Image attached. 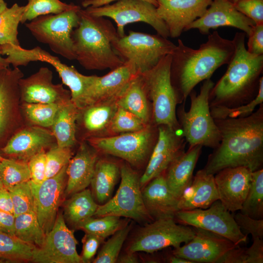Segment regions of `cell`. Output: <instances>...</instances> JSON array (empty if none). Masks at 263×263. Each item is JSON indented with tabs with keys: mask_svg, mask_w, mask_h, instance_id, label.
Listing matches in <instances>:
<instances>
[{
	"mask_svg": "<svg viewBox=\"0 0 263 263\" xmlns=\"http://www.w3.org/2000/svg\"><path fill=\"white\" fill-rule=\"evenodd\" d=\"M221 134L218 146L203 169L215 174L227 168L244 167L252 171L263 165V104L244 117L214 119Z\"/></svg>",
	"mask_w": 263,
	"mask_h": 263,
	"instance_id": "cell-1",
	"label": "cell"
},
{
	"mask_svg": "<svg viewBox=\"0 0 263 263\" xmlns=\"http://www.w3.org/2000/svg\"><path fill=\"white\" fill-rule=\"evenodd\" d=\"M234 52L232 40L222 37L217 31L196 49L180 39L171 54L170 75L178 103L185 102L201 82L210 78L221 66L228 64Z\"/></svg>",
	"mask_w": 263,
	"mask_h": 263,
	"instance_id": "cell-2",
	"label": "cell"
},
{
	"mask_svg": "<svg viewBox=\"0 0 263 263\" xmlns=\"http://www.w3.org/2000/svg\"><path fill=\"white\" fill-rule=\"evenodd\" d=\"M245 34L237 32L232 40L234 52L226 71L211 89L209 106L234 108L245 104L257 95L263 71V55L248 53Z\"/></svg>",
	"mask_w": 263,
	"mask_h": 263,
	"instance_id": "cell-3",
	"label": "cell"
},
{
	"mask_svg": "<svg viewBox=\"0 0 263 263\" xmlns=\"http://www.w3.org/2000/svg\"><path fill=\"white\" fill-rule=\"evenodd\" d=\"M79 21L72 33L75 60L88 70H114L124 61L114 51L112 42L119 37L112 22L80 8Z\"/></svg>",
	"mask_w": 263,
	"mask_h": 263,
	"instance_id": "cell-4",
	"label": "cell"
},
{
	"mask_svg": "<svg viewBox=\"0 0 263 263\" xmlns=\"http://www.w3.org/2000/svg\"><path fill=\"white\" fill-rule=\"evenodd\" d=\"M214 85L210 78L204 80L198 94L193 90L189 94L188 111H186L184 104L178 110L182 133L189 147L200 145L214 149L220 142V132L211 114L209 103L210 92Z\"/></svg>",
	"mask_w": 263,
	"mask_h": 263,
	"instance_id": "cell-5",
	"label": "cell"
},
{
	"mask_svg": "<svg viewBox=\"0 0 263 263\" xmlns=\"http://www.w3.org/2000/svg\"><path fill=\"white\" fill-rule=\"evenodd\" d=\"M171 55L164 56L150 70L140 74L149 100L151 102L152 118L157 126L167 125L181 130L177 117V97L170 75Z\"/></svg>",
	"mask_w": 263,
	"mask_h": 263,
	"instance_id": "cell-6",
	"label": "cell"
},
{
	"mask_svg": "<svg viewBox=\"0 0 263 263\" xmlns=\"http://www.w3.org/2000/svg\"><path fill=\"white\" fill-rule=\"evenodd\" d=\"M176 46L157 34L133 31L112 42L116 54L124 62L132 64L140 74L153 68L164 56L171 55Z\"/></svg>",
	"mask_w": 263,
	"mask_h": 263,
	"instance_id": "cell-7",
	"label": "cell"
},
{
	"mask_svg": "<svg viewBox=\"0 0 263 263\" xmlns=\"http://www.w3.org/2000/svg\"><path fill=\"white\" fill-rule=\"evenodd\" d=\"M80 8L77 5L57 14L39 16L25 25L38 41L47 45L54 53L75 60L72 33L78 24Z\"/></svg>",
	"mask_w": 263,
	"mask_h": 263,
	"instance_id": "cell-8",
	"label": "cell"
},
{
	"mask_svg": "<svg viewBox=\"0 0 263 263\" xmlns=\"http://www.w3.org/2000/svg\"><path fill=\"white\" fill-rule=\"evenodd\" d=\"M157 137V126L150 124L139 131L85 141L98 153L118 157L131 166L139 167L149 160Z\"/></svg>",
	"mask_w": 263,
	"mask_h": 263,
	"instance_id": "cell-9",
	"label": "cell"
},
{
	"mask_svg": "<svg viewBox=\"0 0 263 263\" xmlns=\"http://www.w3.org/2000/svg\"><path fill=\"white\" fill-rule=\"evenodd\" d=\"M121 182L115 195L98 205L94 216L113 215L138 222L153 221L143 199L140 176L127 162L120 166Z\"/></svg>",
	"mask_w": 263,
	"mask_h": 263,
	"instance_id": "cell-10",
	"label": "cell"
},
{
	"mask_svg": "<svg viewBox=\"0 0 263 263\" xmlns=\"http://www.w3.org/2000/svg\"><path fill=\"white\" fill-rule=\"evenodd\" d=\"M194 235L192 227L178 224L174 217L160 218L140 227L126 251L153 253L169 246L175 248L189 242Z\"/></svg>",
	"mask_w": 263,
	"mask_h": 263,
	"instance_id": "cell-11",
	"label": "cell"
},
{
	"mask_svg": "<svg viewBox=\"0 0 263 263\" xmlns=\"http://www.w3.org/2000/svg\"><path fill=\"white\" fill-rule=\"evenodd\" d=\"M85 10L93 16L112 19L116 24L119 37L125 35V27L127 24L138 22L150 25L164 38L169 37L165 23L157 14L156 7L145 0H120L101 6L88 7Z\"/></svg>",
	"mask_w": 263,
	"mask_h": 263,
	"instance_id": "cell-12",
	"label": "cell"
},
{
	"mask_svg": "<svg viewBox=\"0 0 263 263\" xmlns=\"http://www.w3.org/2000/svg\"><path fill=\"white\" fill-rule=\"evenodd\" d=\"M174 218L180 224L220 235L237 245L247 242V235L241 231L233 215L219 200L205 209L179 210L175 214Z\"/></svg>",
	"mask_w": 263,
	"mask_h": 263,
	"instance_id": "cell-13",
	"label": "cell"
},
{
	"mask_svg": "<svg viewBox=\"0 0 263 263\" xmlns=\"http://www.w3.org/2000/svg\"><path fill=\"white\" fill-rule=\"evenodd\" d=\"M23 77L19 68L0 70V143L6 142L26 125L21 110L19 85Z\"/></svg>",
	"mask_w": 263,
	"mask_h": 263,
	"instance_id": "cell-14",
	"label": "cell"
},
{
	"mask_svg": "<svg viewBox=\"0 0 263 263\" xmlns=\"http://www.w3.org/2000/svg\"><path fill=\"white\" fill-rule=\"evenodd\" d=\"M74 231L67 226L62 212H58L43 244L35 248L31 262L36 263H82L76 250Z\"/></svg>",
	"mask_w": 263,
	"mask_h": 263,
	"instance_id": "cell-15",
	"label": "cell"
},
{
	"mask_svg": "<svg viewBox=\"0 0 263 263\" xmlns=\"http://www.w3.org/2000/svg\"><path fill=\"white\" fill-rule=\"evenodd\" d=\"M67 166H65L54 176L45 179L40 184H35L30 180L34 212L45 234L53 227L59 207L64 198Z\"/></svg>",
	"mask_w": 263,
	"mask_h": 263,
	"instance_id": "cell-16",
	"label": "cell"
},
{
	"mask_svg": "<svg viewBox=\"0 0 263 263\" xmlns=\"http://www.w3.org/2000/svg\"><path fill=\"white\" fill-rule=\"evenodd\" d=\"M158 137L144 172L140 176L142 188L150 180L164 173L170 164L185 151L187 142L181 130L159 125Z\"/></svg>",
	"mask_w": 263,
	"mask_h": 263,
	"instance_id": "cell-17",
	"label": "cell"
},
{
	"mask_svg": "<svg viewBox=\"0 0 263 263\" xmlns=\"http://www.w3.org/2000/svg\"><path fill=\"white\" fill-rule=\"evenodd\" d=\"M193 237L182 246L174 248L171 253L192 263H217L229 250L237 247L227 238L211 231L192 226Z\"/></svg>",
	"mask_w": 263,
	"mask_h": 263,
	"instance_id": "cell-18",
	"label": "cell"
},
{
	"mask_svg": "<svg viewBox=\"0 0 263 263\" xmlns=\"http://www.w3.org/2000/svg\"><path fill=\"white\" fill-rule=\"evenodd\" d=\"M56 145L50 129L25 125L15 132L0 149V153L25 162L43 150Z\"/></svg>",
	"mask_w": 263,
	"mask_h": 263,
	"instance_id": "cell-19",
	"label": "cell"
},
{
	"mask_svg": "<svg viewBox=\"0 0 263 263\" xmlns=\"http://www.w3.org/2000/svg\"><path fill=\"white\" fill-rule=\"evenodd\" d=\"M53 79V72L47 67H41L29 76L21 78L19 82L21 102L62 104L70 100V90L63 84H54Z\"/></svg>",
	"mask_w": 263,
	"mask_h": 263,
	"instance_id": "cell-20",
	"label": "cell"
},
{
	"mask_svg": "<svg viewBox=\"0 0 263 263\" xmlns=\"http://www.w3.org/2000/svg\"><path fill=\"white\" fill-rule=\"evenodd\" d=\"M256 24L238 11L229 0H213L205 13L184 31L197 29L202 35H209L210 29L229 26L238 28L248 37Z\"/></svg>",
	"mask_w": 263,
	"mask_h": 263,
	"instance_id": "cell-21",
	"label": "cell"
},
{
	"mask_svg": "<svg viewBox=\"0 0 263 263\" xmlns=\"http://www.w3.org/2000/svg\"><path fill=\"white\" fill-rule=\"evenodd\" d=\"M213 0H156L158 15L169 37L177 38L185 28L205 13Z\"/></svg>",
	"mask_w": 263,
	"mask_h": 263,
	"instance_id": "cell-22",
	"label": "cell"
},
{
	"mask_svg": "<svg viewBox=\"0 0 263 263\" xmlns=\"http://www.w3.org/2000/svg\"><path fill=\"white\" fill-rule=\"evenodd\" d=\"M252 172L246 167H238L225 168L215 174L219 200L229 211L241 209L250 186Z\"/></svg>",
	"mask_w": 263,
	"mask_h": 263,
	"instance_id": "cell-23",
	"label": "cell"
},
{
	"mask_svg": "<svg viewBox=\"0 0 263 263\" xmlns=\"http://www.w3.org/2000/svg\"><path fill=\"white\" fill-rule=\"evenodd\" d=\"M138 74L132 64L124 62L121 66L104 75H95L87 92L85 106L118 99Z\"/></svg>",
	"mask_w": 263,
	"mask_h": 263,
	"instance_id": "cell-24",
	"label": "cell"
},
{
	"mask_svg": "<svg viewBox=\"0 0 263 263\" xmlns=\"http://www.w3.org/2000/svg\"><path fill=\"white\" fill-rule=\"evenodd\" d=\"M32 58L34 61H39L51 65L57 72L62 84L70 89L72 101L79 109L85 107L87 92L94 81V75L81 74L74 66L63 63L58 57L38 46L33 48Z\"/></svg>",
	"mask_w": 263,
	"mask_h": 263,
	"instance_id": "cell-25",
	"label": "cell"
},
{
	"mask_svg": "<svg viewBox=\"0 0 263 263\" xmlns=\"http://www.w3.org/2000/svg\"><path fill=\"white\" fill-rule=\"evenodd\" d=\"M98 152L85 140H82L76 154L67 168V180L64 197H70L90 185Z\"/></svg>",
	"mask_w": 263,
	"mask_h": 263,
	"instance_id": "cell-26",
	"label": "cell"
},
{
	"mask_svg": "<svg viewBox=\"0 0 263 263\" xmlns=\"http://www.w3.org/2000/svg\"><path fill=\"white\" fill-rule=\"evenodd\" d=\"M118 99L87 105L79 110L76 130L82 133V140L108 136V131L117 110Z\"/></svg>",
	"mask_w": 263,
	"mask_h": 263,
	"instance_id": "cell-27",
	"label": "cell"
},
{
	"mask_svg": "<svg viewBox=\"0 0 263 263\" xmlns=\"http://www.w3.org/2000/svg\"><path fill=\"white\" fill-rule=\"evenodd\" d=\"M144 205L153 220L166 217H174L180 210L179 199L169 190L164 173L154 178L142 189Z\"/></svg>",
	"mask_w": 263,
	"mask_h": 263,
	"instance_id": "cell-28",
	"label": "cell"
},
{
	"mask_svg": "<svg viewBox=\"0 0 263 263\" xmlns=\"http://www.w3.org/2000/svg\"><path fill=\"white\" fill-rule=\"evenodd\" d=\"M202 148V146L200 145L189 147L188 150L177 157L164 172L169 190L179 199L192 182L194 169Z\"/></svg>",
	"mask_w": 263,
	"mask_h": 263,
	"instance_id": "cell-29",
	"label": "cell"
},
{
	"mask_svg": "<svg viewBox=\"0 0 263 263\" xmlns=\"http://www.w3.org/2000/svg\"><path fill=\"white\" fill-rule=\"evenodd\" d=\"M219 200L214 175L204 169L196 172L189 187L179 199L180 210L205 209Z\"/></svg>",
	"mask_w": 263,
	"mask_h": 263,
	"instance_id": "cell-30",
	"label": "cell"
},
{
	"mask_svg": "<svg viewBox=\"0 0 263 263\" xmlns=\"http://www.w3.org/2000/svg\"><path fill=\"white\" fill-rule=\"evenodd\" d=\"M79 110L71 99L63 103L56 112L50 129L57 146L73 148L76 144Z\"/></svg>",
	"mask_w": 263,
	"mask_h": 263,
	"instance_id": "cell-31",
	"label": "cell"
},
{
	"mask_svg": "<svg viewBox=\"0 0 263 263\" xmlns=\"http://www.w3.org/2000/svg\"><path fill=\"white\" fill-rule=\"evenodd\" d=\"M120 176V166L107 158H98L90 185L94 200L101 205L107 202Z\"/></svg>",
	"mask_w": 263,
	"mask_h": 263,
	"instance_id": "cell-32",
	"label": "cell"
},
{
	"mask_svg": "<svg viewBox=\"0 0 263 263\" xmlns=\"http://www.w3.org/2000/svg\"><path fill=\"white\" fill-rule=\"evenodd\" d=\"M149 99L140 74L129 84L117 100L118 107L138 116L147 123H150L152 113Z\"/></svg>",
	"mask_w": 263,
	"mask_h": 263,
	"instance_id": "cell-33",
	"label": "cell"
},
{
	"mask_svg": "<svg viewBox=\"0 0 263 263\" xmlns=\"http://www.w3.org/2000/svg\"><path fill=\"white\" fill-rule=\"evenodd\" d=\"M98 206L92 191L86 188L73 194L64 202L63 215L70 225L77 229L81 223L94 216Z\"/></svg>",
	"mask_w": 263,
	"mask_h": 263,
	"instance_id": "cell-34",
	"label": "cell"
},
{
	"mask_svg": "<svg viewBox=\"0 0 263 263\" xmlns=\"http://www.w3.org/2000/svg\"><path fill=\"white\" fill-rule=\"evenodd\" d=\"M14 234L18 239L35 248L43 244L46 236L34 211L15 217Z\"/></svg>",
	"mask_w": 263,
	"mask_h": 263,
	"instance_id": "cell-35",
	"label": "cell"
},
{
	"mask_svg": "<svg viewBox=\"0 0 263 263\" xmlns=\"http://www.w3.org/2000/svg\"><path fill=\"white\" fill-rule=\"evenodd\" d=\"M63 104L21 103V110L26 125L50 129L56 112Z\"/></svg>",
	"mask_w": 263,
	"mask_h": 263,
	"instance_id": "cell-36",
	"label": "cell"
},
{
	"mask_svg": "<svg viewBox=\"0 0 263 263\" xmlns=\"http://www.w3.org/2000/svg\"><path fill=\"white\" fill-rule=\"evenodd\" d=\"M24 9L25 5L15 3L0 13V45L20 46L18 38V27Z\"/></svg>",
	"mask_w": 263,
	"mask_h": 263,
	"instance_id": "cell-37",
	"label": "cell"
},
{
	"mask_svg": "<svg viewBox=\"0 0 263 263\" xmlns=\"http://www.w3.org/2000/svg\"><path fill=\"white\" fill-rule=\"evenodd\" d=\"M240 212L256 219H263V169L252 172L250 186Z\"/></svg>",
	"mask_w": 263,
	"mask_h": 263,
	"instance_id": "cell-38",
	"label": "cell"
},
{
	"mask_svg": "<svg viewBox=\"0 0 263 263\" xmlns=\"http://www.w3.org/2000/svg\"><path fill=\"white\" fill-rule=\"evenodd\" d=\"M34 248L15 236L0 231V259L8 262L31 261Z\"/></svg>",
	"mask_w": 263,
	"mask_h": 263,
	"instance_id": "cell-39",
	"label": "cell"
},
{
	"mask_svg": "<svg viewBox=\"0 0 263 263\" xmlns=\"http://www.w3.org/2000/svg\"><path fill=\"white\" fill-rule=\"evenodd\" d=\"M0 177L3 187L9 190L31 180L27 162L3 157L0 162Z\"/></svg>",
	"mask_w": 263,
	"mask_h": 263,
	"instance_id": "cell-40",
	"label": "cell"
},
{
	"mask_svg": "<svg viewBox=\"0 0 263 263\" xmlns=\"http://www.w3.org/2000/svg\"><path fill=\"white\" fill-rule=\"evenodd\" d=\"M127 222L121 219L120 217L113 215L97 218L92 217L81 223L77 229L97 236L104 240L127 225Z\"/></svg>",
	"mask_w": 263,
	"mask_h": 263,
	"instance_id": "cell-41",
	"label": "cell"
},
{
	"mask_svg": "<svg viewBox=\"0 0 263 263\" xmlns=\"http://www.w3.org/2000/svg\"><path fill=\"white\" fill-rule=\"evenodd\" d=\"M23 13L21 23H25L37 17L50 14H57L75 7L74 3H66L60 0H27Z\"/></svg>",
	"mask_w": 263,
	"mask_h": 263,
	"instance_id": "cell-42",
	"label": "cell"
},
{
	"mask_svg": "<svg viewBox=\"0 0 263 263\" xmlns=\"http://www.w3.org/2000/svg\"><path fill=\"white\" fill-rule=\"evenodd\" d=\"M263 239H253L249 247L233 248L227 251L217 263H263Z\"/></svg>",
	"mask_w": 263,
	"mask_h": 263,
	"instance_id": "cell-43",
	"label": "cell"
},
{
	"mask_svg": "<svg viewBox=\"0 0 263 263\" xmlns=\"http://www.w3.org/2000/svg\"><path fill=\"white\" fill-rule=\"evenodd\" d=\"M150 124L129 111L118 107L110 125L107 136L139 131Z\"/></svg>",
	"mask_w": 263,
	"mask_h": 263,
	"instance_id": "cell-44",
	"label": "cell"
},
{
	"mask_svg": "<svg viewBox=\"0 0 263 263\" xmlns=\"http://www.w3.org/2000/svg\"><path fill=\"white\" fill-rule=\"evenodd\" d=\"M263 102V76L259 80L258 92L249 102L234 108L221 106L210 107V113L214 119L234 118L247 116L252 113L256 107Z\"/></svg>",
	"mask_w": 263,
	"mask_h": 263,
	"instance_id": "cell-45",
	"label": "cell"
},
{
	"mask_svg": "<svg viewBox=\"0 0 263 263\" xmlns=\"http://www.w3.org/2000/svg\"><path fill=\"white\" fill-rule=\"evenodd\" d=\"M132 227L128 224L117 231L104 243L97 256L93 260L94 263H116L123 244Z\"/></svg>",
	"mask_w": 263,
	"mask_h": 263,
	"instance_id": "cell-46",
	"label": "cell"
},
{
	"mask_svg": "<svg viewBox=\"0 0 263 263\" xmlns=\"http://www.w3.org/2000/svg\"><path fill=\"white\" fill-rule=\"evenodd\" d=\"M9 191L15 217L22 213L34 211V201L30 180L17 185Z\"/></svg>",
	"mask_w": 263,
	"mask_h": 263,
	"instance_id": "cell-47",
	"label": "cell"
},
{
	"mask_svg": "<svg viewBox=\"0 0 263 263\" xmlns=\"http://www.w3.org/2000/svg\"><path fill=\"white\" fill-rule=\"evenodd\" d=\"M73 148L57 145L46 152V179L54 176L68 165L73 155Z\"/></svg>",
	"mask_w": 263,
	"mask_h": 263,
	"instance_id": "cell-48",
	"label": "cell"
},
{
	"mask_svg": "<svg viewBox=\"0 0 263 263\" xmlns=\"http://www.w3.org/2000/svg\"><path fill=\"white\" fill-rule=\"evenodd\" d=\"M233 4L238 11L256 24H263V0H240Z\"/></svg>",
	"mask_w": 263,
	"mask_h": 263,
	"instance_id": "cell-49",
	"label": "cell"
},
{
	"mask_svg": "<svg viewBox=\"0 0 263 263\" xmlns=\"http://www.w3.org/2000/svg\"><path fill=\"white\" fill-rule=\"evenodd\" d=\"M233 217L245 235L250 234L252 239H263V219H254L241 212L237 213Z\"/></svg>",
	"mask_w": 263,
	"mask_h": 263,
	"instance_id": "cell-50",
	"label": "cell"
},
{
	"mask_svg": "<svg viewBox=\"0 0 263 263\" xmlns=\"http://www.w3.org/2000/svg\"><path fill=\"white\" fill-rule=\"evenodd\" d=\"M46 151L42 150L34 155L27 162L30 180L35 184H40L46 179Z\"/></svg>",
	"mask_w": 263,
	"mask_h": 263,
	"instance_id": "cell-51",
	"label": "cell"
},
{
	"mask_svg": "<svg viewBox=\"0 0 263 263\" xmlns=\"http://www.w3.org/2000/svg\"><path fill=\"white\" fill-rule=\"evenodd\" d=\"M104 240L94 235L85 233L82 239V251L80 256L82 263L93 261L100 244Z\"/></svg>",
	"mask_w": 263,
	"mask_h": 263,
	"instance_id": "cell-52",
	"label": "cell"
},
{
	"mask_svg": "<svg viewBox=\"0 0 263 263\" xmlns=\"http://www.w3.org/2000/svg\"><path fill=\"white\" fill-rule=\"evenodd\" d=\"M248 37L247 52L254 55H263V24H255Z\"/></svg>",
	"mask_w": 263,
	"mask_h": 263,
	"instance_id": "cell-53",
	"label": "cell"
},
{
	"mask_svg": "<svg viewBox=\"0 0 263 263\" xmlns=\"http://www.w3.org/2000/svg\"><path fill=\"white\" fill-rule=\"evenodd\" d=\"M15 221L13 214L0 210V231L15 236Z\"/></svg>",
	"mask_w": 263,
	"mask_h": 263,
	"instance_id": "cell-54",
	"label": "cell"
},
{
	"mask_svg": "<svg viewBox=\"0 0 263 263\" xmlns=\"http://www.w3.org/2000/svg\"><path fill=\"white\" fill-rule=\"evenodd\" d=\"M0 210L14 214L13 205L10 192L4 187L0 188Z\"/></svg>",
	"mask_w": 263,
	"mask_h": 263,
	"instance_id": "cell-55",
	"label": "cell"
},
{
	"mask_svg": "<svg viewBox=\"0 0 263 263\" xmlns=\"http://www.w3.org/2000/svg\"><path fill=\"white\" fill-rule=\"evenodd\" d=\"M120 0H94L87 2H81L82 6L84 8L88 7H96L101 6L106 4H110L112 2L118 1ZM148 1L153 4L156 7L158 3L156 0H143Z\"/></svg>",
	"mask_w": 263,
	"mask_h": 263,
	"instance_id": "cell-56",
	"label": "cell"
},
{
	"mask_svg": "<svg viewBox=\"0 0 263 263\" xmlns=\"http://www.w3.org/2000/svg\"><path fill=\"white\" fill-rule=\"evenodd\" d=\"M136 252L126 251L121 255H119L116 263H138V258Z\"/></svg>",
	"mask_w": 263,
	"mask_h": 263,
	"instance_id": "cell-57",
	"label": "cell"
},
{
	"mask_svg": "<svg viewBox=\"0 0 263 263\" xmlns=\"http://www.w3.org/2000/svg\"><path fill=\"white\" fill-rule=\"evenodd\" d=\"M9 63L7 61L6 58H3L0 52V70L8 68Z\"/></svg>",
	"mask_w": 263,
	"mask_h": 263,
	"instance_id": "cell-58",
	"label": "cell"
},
{
	"mask_svg": "<svg viewBox=\"0 0 263 263\" xmlns=\"http://www.w3.org/2000/svg\"><path fill=\"white\" fill-rule=\"evenodd\" d=\"M7 7V3L4 0H0V13Z\"/></svg>",
	"mask_w": 263,
	"mask_h": 263,
	"instance_id": "cell-59",
	"label": "cell"
},
{
	"mask_svg": "<svg viewBox=\"0 0 263 263\" xmlns=\"http://www.w3.org/2000/svg\"><path fill=\"white\" fill-rule=\"evenodd\" d=\"M2 158H3V157L2 156L0 152V162L1 161ZM3 186L2 185V184L1 179H0V188H3Z\"/></svg>",
	"mask_w": 263,
	"mask_h": 263,
	"instance_id": "cell-60",
	"label": "cell"
},
{
	"mask_svg": "<svg viewBox=\"0 0 263 263\" xmlns=\"http://www.w3.org/2000/svg\"><path fill=\"white\" fill-rule=\"evenodd\" d=\"M229 0L234 4L240 0Z\"/></svg>",
	"mask_w": 263,
	"mask_h": 263,
	"instance_id": "cell-61",
	"label": "cell"
},
{
	"mask_svg": "<svg viewBox=\"0 0 263 263\" xmlns=\"http://www.w3.org/2000/svg\"><path fill=\"white\" fill-rule=\"evenodd\" d=\"M81 0V2H87V1H92L94 0Z\"/></svg>",
	"mask_w": 263,
	"mask_h": 263,
	"instance_id": "cell-62",
	"label": "cell"
},
{
	"mask_svg": "<svg viewBox=\"0 0 263 263\" xmlns=\"http://www.w3.org/2000/svg\"><path fill=\"white\" fill-rule=\"evenodd\" d=\"M4 262H5V261L4 260L0 258V263H4Z\"/></svg>",
	"mask_w": 263,
	"mask_h": 263,
	"instance_id": "cell-63",
	"label": "cell"
}]
</instances>
